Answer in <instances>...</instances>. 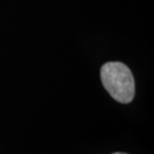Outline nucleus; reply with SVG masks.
I'll return each instance as SVG.
<instances>
[{"label": "nucleus", "mask_w": 154, "mask_h": 154, "mask_svg": "<svg viewBox=\"0 0 154 154\" xmlns=\"http://www.w3.org/2000/svg\"><path fill=\"white\" fill-rule=\"evenodd\" d=\"M100 80L111 97L122 104L135 97V79L130 69L121 62L105 63L100 69Z\"/></svg>", "instance_id": "1"}, {"label": "nucleus", "mask_w": 154, "mask_h": 154, "mask_svg": "<svg viewBox=\"0 0 154 154\" xmlns=\"http://www.w3.org/2000/svg\"><path fill=\"white\" fill-rule=\"evenodd\" d=\"M112 154H127V153H123V152H116V153H112Z\"/></svg>", "instance_id": "2"}]
</instances>
